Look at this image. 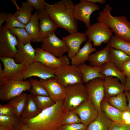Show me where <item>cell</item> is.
Returning a JSON list of instances; mask_svg holds the SVG:
<instances>
[{
    "mask_svg": "<svg viewBox=\"0 0 130 130\" xmlns=\"http://www.w3.org/2000/svg\"><path fill=\"white\" fill-rule=\"evenodd\" d=\"M110 46L109 43L103 49L91 54L87 61L90 65L102 67L105 63L110 61Z\"/></svg>",
    "mask_w": 130,
    "mask_h": 130,
    "instance_id": "obj_21",
    "label": "cell"
},
{
    "mask_svg": "<svg viewBox=\"0 0 130 130\" xmlns=\"http://www.w3.org/2000/svg\"><path fill=\"white\" fill-rule=\"evenodd\" d=\"M60 100L42 111L32 118L23 121L30 130H58L63 120L70 112Z\"/></svg>",
    "mask_w": 130,
    "mask_h": 130,
    "instance_id": "obj_1",
    "label": "cell"
},
{
    "mask_svg": "<svg viewBox=\"0 0 130 130\" xmlns=\"http://www.w3.org/2000/svg\"><path fill=\"white\" fill-rule=\"evenodd\" d=\"M110 55V61L121 71L123 64L126 61L130 59V55L111 46Z\"/></svg>",
    "mask_w": 130,
    "mask_h": 130,
    "instance_id": "obj_31",
    "label": "cell"
},
{
    "mask_svg": "<svg viewBox=\"0 0 130 130\" xmlns=\"http://www.w3.org/2000/svg\"><path fill=\"white\" fill-rule=\"evenodd\" d=\"M79 123H81V122L79 116L73 110L70 111L61 122L60 125Z\"/></svg>",
    "mask_w": 130,
    "mask_h": 130,
    "instance_id": "obj_39",
    "label": "cell"
},
{
    "mask_svg": "<svg viewBox=\"0 0 130 130\" xmlns=\"http://www.w3.org/2000/svg\"><path fill=\"white\" fill-rule=\"evenodd\" d=\"M11 129L9 128L0 125V130H11Z\"/></svg>",
    "mask_w": 130,
    "mask_h": 130,
    "instance_id": "obj_52",
    "label": "cell"
},
{
    "mask_svg": "<svg viewBox=\"0 0 130 130\" xmlns=\"http://www.w3.org/2000/svg\"><path fill=\"white\" fill-rule=\"evenodd\" d=\"M55 69L50 68L44 64L36 61L27 67L24 73V80L32 76L38 77L42 79L51 78H56Z\"/></svg>",
    "mask_w": 130,
    "mask_h": 130,
    "instance_id": "obj_14",
    "label": "cell"
},
{
    "mask_svg": "<svg viewBox=\"0 0 130 130\" xmlns=\"http://www.w3.org/2000/svg\"><path fill=\"white\" fill-rule=\"evenodd\" d=\"M29 80L23 81L7 80L0 85V99L2 101H8L11 98L18 95L24 91L31 89Z\"/></svg>",
    "mask_w": 130,
    "mask_h": 130,
    "instance_id": "obj_7",
    "label": "cell"
},
{
    "mask_svg": "<svg viewBox=\"0 0 130 130\" xmlns=\"http://www.w3.org/2000/svg\"><path fill=\"white\" fill-rule=\"evenodd\" d=\"M78 4L74 5L73 14L76 20L83 22L87 28L90 26V16L94 12L100 9L98 4L86 1L81 0Z\"/></svg>",
    "mask_w": 130,
    "mask_h": 130,
    "instance_id": "obj_12",
    "label": "cell"
},
{
    "mask_svg": "<svg viewBox=\"0 0 130 130\" xmlns=\"http://www.w3.org/2000/svg\"><path fill=\"white\" fill-rule=\"evenodd\" d=\"M65 88V96L63 100V105L69 111L74 110L88 99L85 86L83 83L70 85Z\"/></svg>",
    "mask_w": 130,
    "mask_h": 130,
    "instance_id": "obj_4",
    "label": "cell"
},
{
    "mask_svg": "<svg viewBox=\"0 0 130 130\" xmlns=\"http://www.w3.org/2000/svg\"><path fill=\"white\" fill-rule=\"evenodd\" d=\"M28 94L26 93L21 94L11 99L8 103L13 108L16 114L20 117L21 115L26 104Z\"/></svg>",
    "mask_w": 130,
    "mask_h": 130,
    "instance_id": "obj_30",
    "label": "cell"
},
{
    "mask_svg": "<svg viewBox=\"0 0 130 130\" xmlns=\"http://www.w3.org/2000/svg\"><path fill=\"white\" fill-rule=\"evenodd\" d=\"M34 8L27 2H22L21 7L13 14L14 16L21 23L26 25L30 21Z\"/></svg>",
    "mask_w": 130,
    "mask_h": 130,
    "instance_id": "obj_28",
    "label": "cell"
},
{
    "mask_svg": "<svg viewBox=\"0 0 130 130\" xmlns=\"http://www.w3.org/2000/svg\"><path fill=\"white\" fill-rule=\"evenodd\" d=\"M9 30L23 44L25 45L31 42V38L25 28H15Z\"/></svg>",
    "mask_w": 130,
    "mask_h": 130,
    "instance_id": "obj_36",
    "label": "cell"
},
{
    "mask_svg": "<svg viewBox=\"0 0 130 130\" xmlns=\"http://www.w3.org/2000/svg\"><path fill=\"white\" fill-rule=\"evenodd\" d=\"M74 5L70 0H61L52 5L46 4L45 10L57 26L70 34L78 32V24L73 14Z\"/></svg>",
    "mask_w": 130,
    "mask_h": 130,
    "instance_id": "obj_2",
    "label": "cell"
},
{
    "mask_svg": "<svg viewBox=\"0 0 130 130\" xmlns=\"http://www.w3.org/2000/svg\"><path fill=\"white\" fill-rule=\"evenodd\" d=\"M18 40L9 30L0 27V58H14L17 52Z\"/></svg>",
    "mask_w": 130,
    "mask_h": 130,
    "instance_id": "obj_8",
    "label": "cell"
},
{
    "mask_svg": "<svg viewBox=\"0 0 130 130\" xmlns=\"http://www.w3.org/2000/svg\"><path fill=\"white\" fill-rule=\"evenodd\" d=\"M29 80L31 86V89L29 91L30 93L33 95L49 96L46 89L39 80L31 77L29 78Z\"/></svg>",
    "mask_w": 130,
    "mask_h": 130,
    "instance_id": "obj_34",
    "label": "cell"
},
{
    "mask_svg": "<svg viewBox=\"0 0 130 130\" xmlns=\"http://www.w3.org/2000/svg\"><path fill=\"white\" fill-rule=\"evenodd\" d=\"M86 1L95 4L99 3L100 4H104L106 2L105 0H86Z\"/></svg>",
    "mask_w": 130,
    "mask_h": 130,
    "instance_id": "obj_50",
    "label": "cell"
},
{
    "mask_svg": "<svg viewBox=\"0 0 130 130\" xmlns=\"http://www.w3.org/2000/svg\"><path fill=\"white\" fill-rule=\"evenodd\" d=\"M12 3L14 4L16 7L17 8V10H19L20 8L18 6L15 0H11Z\"/></svg>",
    "mask_w": 130,
    "mask_h": 130,
    "instance_id": "obj_53",
    "label": "cell"
},
{
    "mask_svg": "<svg viewBox=\"0 0 130 130\" xmlns=\"http://www.w3.org/2000/svg\"><path fill=\"white\" fill-rule=\"evenodd\" d=\"M121 71L127 78H130V59L126 61L123 64Z\"/></svg>",
    "mask_w": 130,
    "mask_h": 130,
    "instance_id": "obj_44",
    "label": "cell"
},
{
    "mask_svg": "<svg viewBox=\"0 0 130 130\" xmlns=\"http://www.w3.org/2000/svg\"><path fill=\"white\" fill-rule=\"evenodd\" d=\"M104 87L105 98H109L124 92L125 86L119 82L116 77H106L104 79Z\"/></svg>",
    "mask_w": 130,
    "mask_h": 130,
    "instance_id": "obj_20",
    "label": "cell"
},
{
    "mask_svg": "<svg viewBox=\"0 0 130 130\" xmlns=\"http://www.w3.org/2000/svg\"><path fill=\"white\" fill-rule=\"evenodd\" d=\"M54 74L58 81L65 87L70 85L83 83L82 74L76 65L62 66L55 69Z\"/></svg>",
    "mask_w": 130,
    "mask_h": 130,
    "instance_id": "obj_5",
    "label": "cell"
},
{
    "mask_svg": "<svg viewBox=\"0 0 130 130\" xmlns=\"http://www.w3.org/2000/svg\"><path fill=\"white\" fill-rule=\"evenodd\" d=\"M109 43L111 47L130 55V43L115 35L112 36Z\"/></svg>",
    "mask_w": 130,
    "mask_h": 130,
    "instance_id": "obj_33",
    "label": "cell"
},
{
    "mask_svg": "<svg viewBox=\"0 0 130 130\" xmlns=\"http://www.w3.org/2000/svg\"><path fill=\"white\" fill-rule=\"evenodd\" d=\"M130 117V112L128 110L122 112V117L124 123V121Z\"/></svg>",
    "mask_w": 130,
    "mask_h": 130,
    "instance_id": "obj_48",
    "label": "cell"
},
{
    "mask_svg": "<svg viewBox=\"0 0 130 130\" xmlns=\"http://www.w3.org/2000/svg\"><path fill=\"white\" fill-rule=\"evenodd\" d=\"M15 115L14 110L8 103L4 105L0 104V115L11 116Z\"/></svg>",
    "mask_w": 130,
    "mask_h": 130,
    "instance_id": "obj_41",
    "label": "cell"
},
{
    "mask_svg": "<svg viewBox=\"0 0 130 130\" xmlns=\"http://www.w3.org/2000/svg\"><path fill=\"white\" fill-rule=\"evenodd\" d=\"M21 119L16 115L11 116L0 115V125L11 129Z\"/></svg>",
    "mask_w": 130,
    "mask_h": 130,
    "instance_id": "obj_37",
    "label": "cell"
},
{
    "mask_svg": "<svg viewBox=\"0 0 130 130\" xmlns=\"http://www.w3.org/2000/svg\"><path fill=\"white\" fill-rule=\"evenodd\" d=\"M125 87V91H127L130 93V78H127Z\"/></svg>",
    "mask_w": 130,
    "mask_h": 130,
    "instance_id": "obj_51",
    "label": "cell"
},
{
    "mask_svg": "<svg viewBox=\"0 0 130 130\" xmlns=\"http://www.w3.org/2000/svg\"><path fill=\"white\" fill-rule=\"evenodd\" d=\"M112 122L101 110L98 111L97 117L87 126L86 130H108Z\"/></svg>",
    "mask_w": 130,
    "mask_h": 130,
    "instance_id": "obj_24",
    "label": "cell"
},
{
    "mask_svg": "<svg viewBox=\"0 0 130 130\" xmlns=\"http://www.w3.org/2000/svg\"><path fill=\"white\" fill-rule=\"evenodd\" d=\"M11 130H30L26 124L21 119L11 129Z\"/></svg>",
    "mask_w": 130,
    "mask_h": 130,
    "instance_id": "obj_45",
    "label": "cell"
},
{
    "mask_svg": "<svg viewBox=\"0 0 130 130\" xmlns=\"http://www.w3.org/2000/svg\"><path fill=\"white\" fill-rule=\"evenodd\" d=\"M0 59L4 66L3 71L6 80H24L23 75L27 66L16 63L13 58H0Z\"/></svg>",
    "mask_w": 130,
    "mask_h": 130,
    "instance_id": "obj_11",
    "label": "cell"
},
{
    "mask_svg": "<svg viewBox=\"0 0 130 130\" xmlns=\"http://www.w3.org/2000/svg\"><path fill=\"white\" fill-rule=\"evenodd\" d=\"M112 9L108 4L99 12L98 22H102L108 27L117 36L130 43V21L124 16H113Z\"/></svg>",
    "mask_w": 130,
    "mask_h": 130,
    "instance_id": "obj_3",
    "label": "cell"
},
{
    "mask_svg": "<svg viewBox=\"0 0 130 130\" xmlns=\"http://www.w3.org/2000/svg\"><path fill=\"white\" fill-rule=\"evenodd\" d=\"M25 25L20 22L11 13H8L7 19L6 24L4 26L6 29L8 30L15 28H25Z\"/></svg>",
    "mask_w": 130,
    "mask_h": 130,
    "instance_id": "obj_38",
    "label": "cell"
},
{
    "mask_svg": "<svg viewBox=\"0 0 130 130\" xmlns=\"http://www.w3.org/2000/svg\"><path fill=\"white\" fill-rule=\"evenodd\" d=\"M38 13L39 30L43 39L54 33L58 27L45 9Z\"/></svg>",
    "mask_w": 130,
    "mask_h": 130,
    "instance_id": "obj_19",
    "label": "cell"
},
{
    "mask_svg": "<svg viewBox=\"0 0 130 130\" xmlns=\"http://www.w3.org/2000/svg\"><path fill=\"white\" fill-rule=\"evenodd\" d=\"M61 39L65 42L69 48L67 56L71 60L79 50L81 44L87 40V38L85 33L77 32L62 37Z\"/></svg>",
    "mask_w": 130,
    "mask_h": 130,
    "instance_id": "obj_18",
    "label": "cell"
},
{
    "mask_svg": "<svg viewBox=\"0 0 130 130\" xmlns=\"http://www.w3.org/2000/svg\"><path fill=\"white\" fill-rule=\"evenodd\" d=\"M108 130H130V125L123 123L112 121Z\"/></svg>",
    "mask_w": 130,
    "mask_h": 130,
    "instance_id": "obj_43",
    "label": "cell"
},
{
    "mask_svg": "<svg viewBox=\"0 0 130 130\" xmlns=\"http://www.w3.org/2000/svg\"><path fill=\"white\" fill-rule=\"evenodd\" d=\"M104 79L97 78L85 85L88 98L94 104L98 111L101 110V103L105 98Z\"/></svg>",
    "mask_w": 130,
    "mask_h": 130,
    "instance_id": "obj_9",
    "label": "cell"
},
{
    "mask_svg": "<svg viewBox=\"0 0 130 130\" xmlns=\"http://www.w3.org/2000/svg\"><path fill=\"white\" fill-rule=\"evenodd\" d=\"M35 49V61L50 68L56 69L63 65H69L70 59L65 55L57 58L41 48H37Z\"/></svg>",
    "mask_w": 130,
    "mask_h": 130,
    "instance_id": "obj_13",
    "label": "cell"
},
{
    "mask_svg": "<svg viewBox=\"0 0 130 130\" xmlns=\"http://www.w3.org/2000/svg\"><path fill=\"white\" fill-rule=\"evenodd\" d=\"M101 109L112 121L123 123L122 117V112L110 105L107 98H104L102 101Z\"/></svg>",
    "mask_w": 130,
    "mask_h": 130,
    "instance_id": "obj_29",
    "label": "cell"
},
{
    "mask_svg": "<svg viewBox=\"0 0 130 130\" xmlns=\"http://www.w3.org/2000/svg\"><path fill=\"white\" fill-rule=\"evenodd\" d=\"M8 13L5 12L0 13V27L2 24L5 21H6L7 19Z\"/></svg>",
    "mask_w": 130,
    "mask_h": 130,
    "instance_id": "obj_46",
    "label": "cell"
},
{
    "mask_svg": "<svg viewBox=\"0 0 130 130\" xmlns=\"http://www.w3.org/2000/svg\"><path fill=\"white\" fill-rule=\"evenodd\" d=\"M96 50V49L93 47L91 42L88 40L71 60L72 64L78 65L85 63L91 53Z\"/></svg>",
    "mask_w": 130,
    "mask_h": 130,
    "instance_id": "obj_25",
    "label": "cell"
},
{
    "mask_svg": "<svg viewBox=\"0 0 130 130\" xmlns=\"http://www.w3.org/2000/svg\"><path fill=\"white\" fill-rule=\"evenodd\" d=\"M73 110L78 115L81 123L87 126L96 118L98 113L95 106L88 99Z\"/></svg>",
    "mask_w": 130,
    "mask_h": 130,
    "instance_id": "obj_17",
    "label": "cell"
},
{
    "mask_svg": "<svg viewBox=\"0 0 130 130\" xmlns=\"http://www.w3.org/2000/svg\"><path fill=\"white\" fill-rule=\"evenodd\" d=\"M39 20L38 13L36 11L25 27L31 38V42H42L43 40L39 31Z\"/></svg>",
    "mask_w": 130,
    "mask_h": 130,
    "instance_id": "obj_23",
    "label": "cell"
},
{
    "mask_svg": "<svg viewBox=\"0 0 130 130\" xmlns=\"http://www.w3.org/2000/svg\"><path fill=\"white\" fill-rule=\"evenodd\" d=\"M41 47L57 58L62 57L69 50L65 42L58 38L54 33L43 39Z\"/></svg>",
    "mask_w": 130,
    "mask_h": 130,
    "instance_id": "obj_10",
    "label": "cell"
},
{
    "mask_svg": "<svg viewBox=\"0 0 130 130\" xmlns=\"http://www.w3.org/2000/svg\"><path fill=\"white\" fill-rule=\"evenodd\" d=\"M39 80L46 89L49 96L54 102L64 99L65 96L66 88L60 84L56 78L40 79Z\"/></svg>",
    "mask_w": 130,
    "mask_h": 130,
    "instance_id": "obj_15",
    "label": "cell"
},
{
    "mask_svg": "<svg viewBox=\"0 0 130 130\" xmlns=\"http://www.w3.org/2000/svg\"><path fill=\"white\" fill-rule=\"evenodd\" d=\"M107 99L108 102L110 105L121 112H123L127 110V101L124 92Z\"/></svg>",
    "mask_w": 130,
    "mask_h": 130,
    "instance_id": "obj_32",
    "label": "cell"
},
{
    "mask_svg": "<svg viewBox=\"0 0 130 130\" xmlns=\"http://www.w3.org/2000/svg\"><path fill=\"white\" fill-rule=\"evenodd\" d=\"M124 93L126 95L128 102L127 110L130 112V93L127 91H125Z\"/></svg>",
    "mask_w": 130,
    "mask_h": 130,
    "instance_id": "obj_49",
    "label": "cell"
},
{
    "mask_svg": "<svg viewBox=\"0 0 130 130\" xmlns=\"http://www.w3.org/2000/svg\"><path fill=\"white\" fill-rule=\"evenodd\" d=\"M27 1L28 3L38 12L45 9L46 2L44 0H27Z\"/></svg>",
    "mask_w": 130,
    "mask_h": 130,
    "instance_id": "obj_42",
    "label": "cell"
},
{
    "mask_svg": "<svg viewBox=\"0 0 130 130\" xmlns=\"http://www.w3.org/2000/svg\"><path fill=\"white\" fill-rule=\"evenodd\" d=\"M82 74L83 83L85 84L97 78L104 79L105 77L101 73L103 67L92 66L85 63L77 65Z\"/></svg>",
    "mask_w": 130,
    "mask_h": 130,
    "instance_id": "obj_22",
    "label": "cell"
},
{
    "mask_svg": "<svg viewBox=\"0 0 130 130\" xmlns=\"http://www.w3.org/2000/svg\"><path fill=\"white\" fill-rule=\"evenodd\" d=\"M33 96L35 104L41 112L52 106L55 103L49 96L40 95Z\"/></svg>",
    "mask_w": 130,
    "mask_h": 130,
    "instance_id": "obj_35",
    "label": "cell"
},
{
    "mask_svg": "<svg viewBox=\"0 0 130 130\" xmlns=\"http://www.w3.org/2000/svg\"><path fill=\"white\" fill-rule=\"evenodd\" d=\"M103 69L101 73L105 77L112 76L118 78L120 82L125 86L127 78L122 72L111 62L106 63L103 65Z\"/></svg>",
    "mask_w": 130,
    "mask_h": 130,
    "instance_id": "obj_27",
    "label": "cell"
},
{
    "mask_svg": "<svg viewBox=\"0 0 130 130\" xmlns=\"http://www.w3.org/2000/svg\"><path fill=\"white\" fill-rule=\"evenodd\" d=\"M7 80L5 77L1 63H0V85L3 84Z\"/></svg>",
    "mask_w": 130,
    "mask_h": 130,
    "instance_id": "obj_47",
    "label": "cell"
},
{
    "mask_svg": "<svg viewBox=\"0 0 130 130\" xmlns=\"http://www.w3.org/2000/svg\"><path fill=\"white\" fill-rule=\"evenodd\" d=\"M18 40L17 52L14 57L15 61L27 66L35 61V49L30 42L24 45L18 39Z\"/></svg>",
    "mask_w": 130,
    "mask_h": 130,
    "instance_id": "obj_16",
    "label": "cell"
},
{
    "mask_svg": "<svg viewBox=\"0 0 130 130\" xmlns=\"http://www.w3.org/2000/svg\"><path fill=\"white\" fill-rule=\"evenodd\" d=\"M87 126L82 123L66 124L60 126L58 130H86Z\"/></svg>",
    "mask_w": 130,
    "mask_h": 130,
    "instance_id": "obj_40",
    "label": "cell"
},
{
    "mask_svg": "<svg viewBox=\"0 0 130 130\" xmlns=\"http://www.w3.org/2000/svg\"><path fill=\"white\" fill-rule=\"evenodd\" d=\"M41 112L35 104L33 95L31 93L28 94L26 105L21 115V119L23 121L32 118Z\"/></svg>",
    "mask_w": 130,
    "mask_h": 130,
    "instance_id": "obj_26",
    "label": "cell"
},
{
    "mask_svg": "<svg viewBox=\"0 0 130 130\" xmlns=\"http://www.w3.org/2000/svg\"><path fill=\"white\" fill-rule=\"evenodd\" d=\"M87 28L85 33L94 46H101L103 43L107 44L113 36L111 29L102 22H98Z\"/></svg>",
    "mask_w": 130,
    "mask_h": 130,
    "instance_id": "obj_6",
    "label": "cell"
}]
</instances>
